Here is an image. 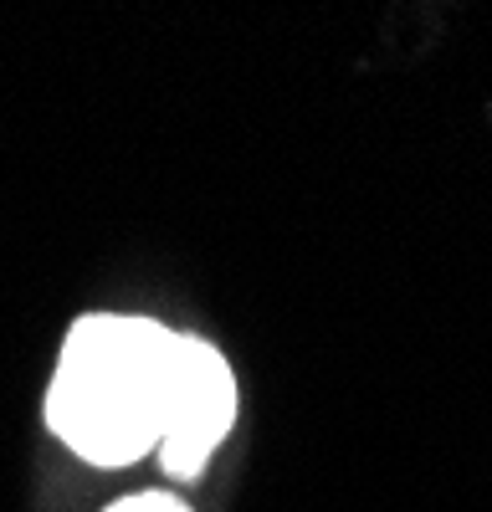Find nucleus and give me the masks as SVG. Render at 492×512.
<instances>
[{"mask_svg": "<svg viewBox=\"0 0 492 512\" xmlns=\"http://www.w3.org/2000/svg\"><path fill=\"white\" fill-rule=\"evenodd\" d=\"M103 512H190V507L175 502V497H164V492H139V497H123V502H113Z\"/></svg>", "mask_w": 492, "mask_h": 512, "instance_id": "7ed1b4c3", "label": "nucleus"}, {"mask_svg": "<svg viewBox=\"0 0 492 512\" xmlns=\"http://www.w3.org/2000/svg\"><path fill=\"white\" fill-rule=\"evenodd\" d=\"M236 420V379L216 344L175 333L170 344V390H164L159 461L170 477H195Z\"/></svg>", "mask_w": 492, "mask_h": 512, "instance_id": "f03ea898", "label": "nucleus"}, {"mask_svg": "<svg viewBox=\"0 0 492 512\" xmlns=\"http://www.w3.org/2000/svg\"><path fill=\"white\" fill-rule=\"evenodd\" d=\"M175 333L149 318H77L47 384V425L93 466H129L159 446Z\"/></svg>", "mask_w": 492, "mask_h": 512, "instance_id": "f257e3e1", "label": "nucleus"}]
</instances>
